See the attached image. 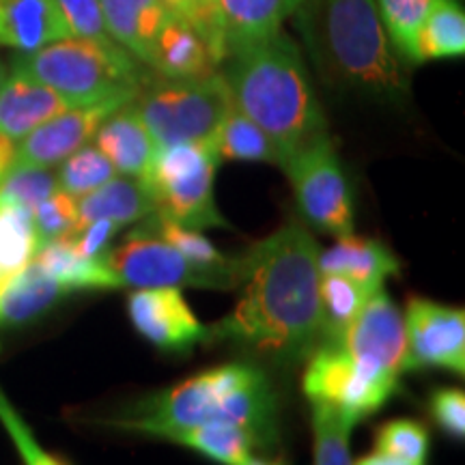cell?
Segmentation results:
<instances>
[{
	"label": "cell",
	"instance_id": "6da1fadb",
	"mask_svg": "<svg viewBox=\"0 0 465 465\" xmlns=\"http://www.w3.org/2000/svg\"><path fill=\"white\" fill-rule=\"evenodd\" d=\"M319 250L304 224H284L240 257V300L207 328L205 342H232L278 362L306 360L322 345Z\"/></svg>",
	"mask_w": 465,
	"mask_h": 465
},
{
	"label": "cell",
	"instance_id": "7a4b0ae2",
	"mask_svg": "<svg viewBox=\"0 0 465 465\" xmlns=\"http://www.w3.org/2000/svg\"><path fill=\"white\" fill-rule=\"evenodd\" d=\"M276 397L265 371L231 362L143 399L110 424L160 440L205 424H231L248 431L259 449H265L276 440Z\"/></svg>",
	"mask_w": 465,
	"mask_h": 465
},
{
	"label": "cell",
	"instance_id": "3957f363",
	"mask_svg": "<svg viewBox=\"0 0 465 465\" xmlns=\"http://www.w3.org/2000/svg\"><path fill=\"white\" fill-rule=\"evenodd\" d=\"M226 61L229 67L223 74L232 106L270 136L278 166L282 168L291 155L328 134L323 110L293 39L278 33Z\"/></svg>",
	"mask_w": 465,
	"mask_h": 465
},
{
	"label": "cell",
	"instance_id": "277c9868",
	"mask_svg": "<svg viewBox=\"0 0 465 465\" xmlns=\"http://www.w3.org/2000/svg\"><path fill=\"white\" fill-rule=\"evenodd\" d=\"M295 14L325 78L377 100L407 95V78L375 0H302Z\"/></svg>",
	"mask_w": 465,
	"mask_h": 465
},
{
	"label": "cell",
	"instance_id": "5b68a950",
	"mask_svg": "<svg viewBox=\"0 0 465 465\" xmlns=\"http://www.w3.org/2000/svg\"><path fill=\"white\" fill-rule=\"evenodd\" d=\"M11 67L48 84L72 106L116 97L136 100L155 75L114 39L67 37L31 54H17Z\"/></svg>",
	"mask_w": 465,
	"mask_h": 465
},
{
	"label": "cell",
	"instance_id": "8992f818",
	"mask_svg": "<svg viewBox=\"0 0 465 465\" xmlns=\"http://www.w3.org/2000/svg\"><path fill=\"white\" fill-rule=\"evenodd\" d=\"M155 147L209 143L232 106L224 74L168 80L153 75L134 100Z\"/></svg>",
	"mask_w": 465,
	"mask_h": 465
},
{
	"label": "cell",
	"instance_id": "52a82bcc",
	"mask_svg": "<svg viewBox=\"0 0 465 465\" xmlns=\"http://www.w3.org/2000/svg\"><path fill=\"white\" fill-rule=\"evenodd\" d=\"M220 158L213 143H185L158 149L143 177L153 213L190 229H231L213 199Z\"/></svg>",
	"mask_w": 465,
	"mask_h": 465
},
{
	"label": "cell",
	"instance_id": "ba28073f",
	"mask_svg": "<svg viewBox=\"0 0 465 465\" xmlns=\"http://www.w3.org/2000/svg\"><path fill=\"white\" fill-rule=\"evenodd\" d=\"M124 287H194L231 291L240 282V257L224 263H196L138 223L124 243L104 252Z\"/></svg>",
	"mask_w": 465,
	"mask_h": 465
},
{
	"label": "cell",
	"instance_id": "9c48e42d",
	"mask_svg": "<svg viewBox=\"0 0 465 465\" xmlns=\"http://www.w3.org/2000/svg\"><path fill=\"white\" fill-rule=\"evenodd\" d=\"M302 216L312 229L334 237L353 232V199L347 173L325 134L293 153L282 166Z\"/></svg>",
	"mask_w": 465,
	"mask_h": 465
},
{
	"label": "cell",
	"instance_id": "30bf717a",
	"mask_svg": "<svg viewBox=\"0 0 465 465\" xmlns=\"http://www.w3.org/2000/svg\"><path fill=\"white\" fill-rule=\"evenodd\" d=\"M325 339L339 342L342 351L371 381L394 394L399 388V375L405 371L407 334L403 312L386 291L380 289L373 293V298L345 328Z\"/></svg>",
	"mask_w": 465,
	"mask_h": 465
},
{
	"label": "cell",
	"instance_id": "8fae6325",
	"mask_svg": "<svg viewBox=\"0 0 465 465\" xmlns=\"http://www.w3.org/2000/svg\"><path fill=\"white\" fill-rule=\"evenodd\" d=\"M306 360L302 391L311 403L334 405L360 422L392 397L391 391L371 381L334 339H323Z\"/></svg>",
	"mask_w": 465,
	"mask_h": 465
},
{
	"label": "cell",
	"instance_id": "7c38bea8",
	"mask_svg": "<svg viewBox=\"0 0 465 465\" xmlns=\"http://www.w3.org/2000/svg\"><path fill=\"white\" fill-rule=\"evenodd\" d=\"M405 371L444 369L465 373V312L463 308L411 298L405 311Z\"/></svg>",
	"mask_w": 465,
	"mask_h": 465
},
{
	"label": "cell",
	"instance_id": "4fadbf2b",
	"mask_svg": "<svg viewBox=\"0 0 465 465\" xmlns=\"http://www.w3.org/2000/svg\"><path fill=\"white\" fill-rule=\"evenodd\" d=\"M127 312L136 332L162 351L188 353L207 341V328L192 312L179 287L136 289L127 298Z\"/></svg>",
	"mask_w": 465,
	"mask_h": 465
},
{
	"label": "cell",
	"instance_id": "5bb4252c",
	"mask_svg": "<svg viewBox=\"0 0 465 465\" xmlns=\"http://www.w3.org/2000/svg\"><path fill=\"white\" fill-rule=\"evenodd\" d=\"M127 102L132 100L116 97V100L63 110L15 144L14 166L52 168L61 164L74 151L89 144L104 121Z\"/></svg>",
	"mask_w": 465,
	"mask_h": 465
},
{
	"label": "cell",
	"instance_id": "9a60e30c",
	"mask_svg": "<svg viewBox=\"0 0 465 465\" xmlns=\"http://www.w3.org/2000/svg\"><path fill=\"white\" fill-rule=\"evenodd\" d=\"M218 35L226 58L242 54L281 33L302 0H213Z\"/></svg>",
	"mask_w": 465,
	"mask_h": 465
},
{
	"label": "cell",
	"instance_id": "2e32d148",
	"mask_svg": "<svg viewBox=\"0 0 465 465\" xmlns=\"http://www.w3.org/2000/svg\"><path fill=\"white\" fill-rule=\"evenodd\" d=\"M67 108L74 106L54 89L22 69L11 67V74H7L0 86V134L20 143L33 130Z\"/></svg>",
	"mask_w": 465,
	"mask_h": 465
},
{
	"label": "cell",
	"instance_id": "e0dca14e",
	"mask_svg": "<svg viewBox=\"0 0 465 465\" xmlns=\"http://www.w3.org/2000/svg\"><path fill=\"white\" fill-rule=\"evenodd\" d=\"M93 138H95V147L106 155L116 174H125V177L143 179L158 153V147L147 125L143 124L134 100L116 108Z\"/></svg>",
	"mask_w": 465,
	"mask_h": 465
},
{
	"label": "cell",
	"instance_id": "ac0fdd59",
	"mask_svg": "<svg viewBox=\"0 0 465 465\" xmlns=\"http://www.w3.org/2000/svg\"><path fill=\"white\" fill-rule=\"evenodd\" d=\"M218 61L212 48L190 22L168 15L155 39L149 69L160 78L190 80L207 78L218 72Z\"/></svg>",
	"mask_w": 465,
	"mask_h": 465
},
{
	"label": "cell",
	"instance_id": "d6986e66",
	"mask_svg": "<svg viewBox=\"0 0 465 465\" xmlns=\"http://www.w3.org/2000/svg\"><path fill=\"white\" fill-rule=\"evenodd\" d=\"M69 37L54 0H0V45L31 54Z\"/></svg>",
	"mask_w": 465,
	"mask_h": 465
},
{
	"label": "cell",
	"instance_id": "ffe728a7",
	"mask_svg": "<svg viewBox=\"0 0 465 465\" xmlns=\"http://www.w3.org/2000/svg\"><path fill=\"white\" fill-rule=\"evenodd\" d=\"M319 270L322 274L353 278L371 289H383L388 278L399 276L401 263L381 242L349 232L339 237L332 248L319 252Z\"/></svg>",
	"mask_w": 465,
	"mask_h": 465
},
{
	"label": "cell",
	"instance_id": "44dd1931",
	"mask_svg": "<svg viewBox=\"0 0 465 465\" xmlns=\"http://www.w3.org/2000/svg\"><path fill=\"white\" fill-rule=\"evenodd\" d=\"M110 39L149 67L168 11L160 0H100Z\"/></svg>",
	"mask_w": 465,
	"mask_h": 465
},
{
	"label": "cell",
	"instance_id": "7402d4cb",
	"mask_svg": "<svg viewBox=\"0 0 465 465\" xmlns=\"http://www.w3.org/2000/svg\"><path fill=\"white\" fill-rule=\"evenodd\" d=\"M153 213V203L143 179L113 177L97 190L78 199V224L74 231L95 223V220H110V223L124 229V226L138 224L141 220Z\"/></svg>",
	"mask_w": 465,
	"mask_h": 465
},
{
	"label": "cell",
	"instance_id": "603a6c76",
	"mask_svg": "<svg viewBox=\"0 0 465 465\" xmlns=\"http://www.w3.org/2000/svg\"><path fill=\"white\" fill-rule=\"evenodd\" d=\"M33 261L67 291L124 287L114 272L106 265L104 254L102 257H83L63 237L39 248Z\"/></svg>",
	"mask_w": 465,
	"mask_h": 465
},
{
	"label": "cell",
	"instance_id": "cb8c5ba5",
	"mask_svg": "<svg viewBox=\"0 0 465 465\" xmlns=\"http://www.w3.org/2000/svg\"><path fill=\"white\" fill-rule=\"evenodd\" d=\"M69 291L50 278L35 261L11 276L0 289V323H26L44 315Z\"/></svg>",
	"mask_w": 465,
	"mask_h": 465
},
{
	"label": "cell",
	"instance_id": "d4e9b609",
	"mask_svg": "<svg viewBox=\"0 0 465 465\" xmlns=\"http://www.w3.org/2000/svg\"><path fill=\"white\" fill-rule=\"evenodd\" d=\"M465 54V11L459 0H433L418 33V65Z\"/></svg>",
	"mask_w": 465,
	"mask_h": 465
},
{
	"label": "cell",
	"instance_id": "484cf974",
	"mask_svg": "<svg viewBox=\"0 0 465 465\" xmlns=\"http://www.w3.org/2000/svg\"><path fill=\"white\" fill-rule=\"evenodd\" d=\"M168 441L188 446L220 465H248L254 459V449H259L252 435L231 424H205V427L185 429V431L173 433Z\"/></svg>",
	"mask_w": 465,
	"mask_h": 465
},
{
	"label": "cell",
	"instance_id": "4316f807",
	"mask_svg": "<svg viewBox=\"0 0 465 465\" xmlns=\"http://www.w3.org/2000/svg\"><path fill=\"white\" fill-rule=\"evenodd\" d=\"M212 143L220 162H263L278 166V153L270 136L235 106H231L224 114Z\"/></svg>",
	"mask_w": 465,
	"mask_h": 465
},
{
	"label": "cell",
	"instance_id": "83f0119b",
	"mask_svg": "<svg viewBox=\"0 0 465 465\" xmlns=\"http://www.w3.org/2000/svg\"><path fill=\"white\" fill-rule=\"evenodd\" d=\"M312 465H353L349 435L356 420L339 407L312 401Z\"/></svg>",
	"mask_w": 465,
	"mask_h": 465
},
{
	"label": "cell",
	"instance_id": "f1b7e54d",
	"mask_svg": "<svg viewBox=\"0 0 465 465\" xmlns=\"http://www.w3.org/2000/svg\"><path fill=\"white\" fill-rule=\"evenodd\" d=\"M37 252L33 213L14 205H0V281L22 272Z\"/></svg>",
	"mask_w": 465,
	"mask_h": 465
},
{
	"label": "cell",
	"instance_id": "f546056e",
	"mask_svg": "<svg viewBox=\"0 0 465 465\" xmlns=\"http://www.w3.org/2000/svg\"><path fill=\"white\" fill-rule=\"evenodd\" d=\"M375 5L394 52L410 65H418V33L433 0H375Z\"/></svg>",
	"mask_w": 465,
	"mask_h": 465
},
{
	"label": "cell",
	"instance_id": "4dcf8cb0",
	"mask_svg": "<svg viewBox=\"0 0 465 465\" xmlns=\"http://www.w3.org/2000/svg\"><path fill=\"white\" fill-rule=\"evenodd\" d=\"M380 289H371L353 278L341 274H322L319 278V300H322L325 330L336 334L362 311L366 302L373 298Z\"/></svg>",
	"mask_w": 465,
	"mask_h": 465
},
{
	"label": "cell",
	"instance_id": "1f68e13d",
	"mask_svg": "<svg viewBox=\"0 0 465 465\" xmlns=\"http://www.w3.org/2000/svg\"><path fill=\"white\" fill-rule=\"evenodd\" d=\"M113 177H116V171L106 160V155L95 144H84L61 162V168L56 173V185L58 190L67 192L74 199H80Z\"/></svg>",
	"mask_w": 465,
	"mask_h": 465
},
{
	"label": "cell",
	"instance_id": "d6a6232c",
	"mask_svg": "<svg viewBox=\"0 0 465 465\" xmlns=\"http://www.w3.org/2000/svg\"><path fill=\"white\" fill-rule=\"evenodd\" d=\"M56 190V174H52L50 168L14 166L0 183V205H14L35 213V209Z\"/></svg>",
	"mask_w": 465,
	"mask_h": 465
},
{
	"label": "cell",
	"instance_id": "836d02e7",
	"mask_svg": "<svg viewBox=\"0 0 465 465\" xmlns=\"http://www.w3.org/2000/svg\"><path fill=\"white\" fill-rule=\"evenodd\" d=\"M141 223L147 226L153 235H158L162 242H166L168 246L179 250L183 257L196 261V263L213 265L229 261V257H224V254L220 252L201 231L173 223V220L162 218L158 213H151V216L141 220Z\"/></svg>",
	"mask_w": 465,
	"mask_h": 465
},
{
	"label": "cell",
	"instance_id": "e575fe53",
	"mask_svg": "<svg viewBox=\"0 0 465 465\" xmlns=\"http://www.w3.org/2000/svg\"><path fill=\"white\" fill-rule=\"evenodd\" d=\"M375 450L414 465H424L429 455L427 427L416 420H407V418L381 424L375 438Z\"/></svg>",
	"mask_w": 465,
	"mask_h": 465
},
{
	"label": "cell",
	"instance_id": "d590c367",
	"mask_svg": "<svg viewBox=\"0 0 465 465\" xmlns=\"http://www.w3.org/2000/svg\"><path fill=\"white\" fill-rule=\"evenodd\" d=\"M35 232H37V250L52 240L67 235L78 224V199L67 192L56 190L33 213Z\"/></svg>",
	"mask_w": 465,
	"mask_h": 465
},
{
	"label": "cell",
	"instance_id": "8d00e7d4",
	"mask_svg": "<svg viewBox=\"0 0 465 465\" xmlns=\"http://www.w3.org/2000/svg\"><path fill=\"white\" fill-rule=\"evenodd\" d=\"M0 424L9 433L17 455H20L25 465H67L39 444L35 433L31 431V427L20 416V411L15 410L7 394L3 392V388H0Z\"/></svg>",
	"mask_w": 465,
	"mask_h": 465
},
{
	"label": "cell",
	"instance_id": "74e56055",
	"mask_svg": "<svg viewBox=\"0 0 465 465\" xmlns=\"http://www.w3.org/2000/svg\"><path fill=\"white\" fill-rule=\"evenodd\" d=\"M54 3L69 28V37L110 39L100 0H54Z\"/></svg>",
	"mask_w": 465,
	"mask_h": 465
},
{
	"label": "cell",
	"instance_id": "f35d334b",
	"mask_svg": "<svg viewBox=\"0 0 465 465\" xmlns=\"http://www.w3.org/2000/svg\"><path fill=\"white\" fill-rule=\"evenodd\" d=\"M433 420L452 438L465 435V394L461 388H440L429 399Z\"/></svg>",
	"mask_w": 465,
	"mask_h": 465
},
{
	"label": "cell",
	"instance_id": "ab89813d",
	"mask_svg": "<svg viewBox=\"0 0 465 465\" xmlns=\"http://www.w3.org/2000/svg\"><path fill=\"white\" fill-rule=\"evenodd\" d=\"M160 3H162V7L168 11V15L182 17V20L190 22V25L194 26L196 31L203 35V39L209 44L212 54L216 56L218 65H223L224 50H223V44H220L218 28L212 22V17L205 14L201 0H160Z\"/></svg>",
	"mask_w": 465,
	"mask_h": 465
},
{
	"label": "cell",
	"instance_id": "60d3db41",
	"mask_svg": "<svg viewBox=\"0 0 465 465\" xmlns=\"http://www.w3.org/2000/svg\"><path fill=\"white\" fill-rule=\"evenodd\" d=\"M116 231H119V226L110 223V220H95V223L86 224L83 229L63 235V240L83 257H102Z\"/></svg>",
	"mask_w": 465,
	"mask_h": 465
},
{
	"label": "cell",
	"instance_id": "b9f144b4",
	"mask_svg": "<svg viewBox=\"0 0 465 465\" xmlns=\"http://www.w3.org/2000/svg\"><path fill=\"white\" fill-rule=\"evenodd\" d=\"M15 141H11L9 136L0 134V183L7 177V173L14 168L15 162Z\"/></svg>",
	"mask_w": 465,
	"mask_h": 465
},
{
	"label": "cell",
	"instance_id": "7bdbcfd3",
	"mask_svg": "<svg viewBox=\"0 0 465 465\" xmlns=\"http://www.w3.org/2000/svg\"><path fill=\"white\" fill-rule=\"evenodd\" d=\"M353 465H414L410 461H403V459L399 457H391V455H383V452H371V455H366L356 461Z\"/></svg>",
	"mask_w": 465,
	"mask_h": 465
},
{
	"label": "cell",
	"instance_id": "ee69618b",
	"mask_svg": "<svg viewBox=\"0 0 465 465\" xmlns=\"http://www.w3.org/2000/svg\"><path fill=\"white\" fill-rule=\"evenodd\" d=\"M201 5H203V9H205V14L212 17V22L213 25H216V28H218V20H216V3H213V0H201ZM220 37V35H218ZM223 44V42H220ZM224 50V48H223Z\"/></svg>",
	"mask_w": 465,
	"mask_h": 465
},
{
	"label": "cell",
	"instance_id": "f6af8a7d",
	"mask_svg": "<svg viewBox=\"0 0 465 465\" xmlns=\"http://www.w3.org/2000/svg\"><path fill=\"white\" fill-rule=\"evenodd\" d=\"M248 465H284V463H282V461H263V459L254 457L252 461H250Z\"/></svg>",
	"mask_w": 465,
	"mask_h": 465
},
{
	"label": "cell",
	"instance_id": "bcb514c9",
	"mask_svg": "<svg viewBox=\"0 0 465 465\" xmlns=\"http://www.w3.org/2000/svg\"><path fill=\"white\" fill-rule=\"evenodd\" d=\"M5 78H7V69H5V65H3V63H0V86H3V83H5Z\"/></svg>",
	"mask_w": 465,
	"mask_h": 465
}]
</instances>
